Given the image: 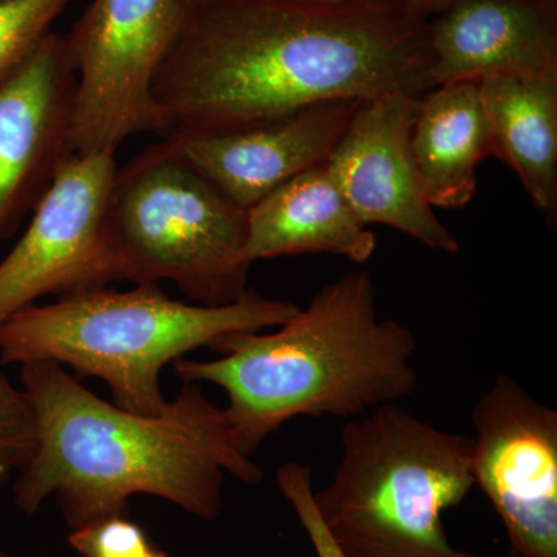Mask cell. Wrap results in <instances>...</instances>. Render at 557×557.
Returning a JSON list of instances; mask_svg holds the SVG:
<instances>
[{
	"label": "cell",
	"instance_id": "6da1fadb",
	"mask_svg": "<svg viewBox=\"0 0 557 557\" xmlns=\"http://www.w3.org/2000/svg\"><path fill=\"white\" fill-rule=\"evenodd\" d=\"M432 89L428 21L405 0H215L186 17L157 70L152 100L164 138Z\"/></svg>",
	"mask_w": 557,
	"mask_h": 557
},
{
	"label": "cell",
	"instance_id": "7a4b0ae2",
	"mask_svg": "<svg viewBox=\"0 0 557 557\" xmlns=\"http://www.w3.org/2000/svg\"><path fill=\"white\" fill-rule=\"evenodd\" d=\"M21 381L36 418L35 449L14 486L25 515L54 494L76 530L127 516L131 498L148 494L211 520L222 511L225 474L245 485L263 479L200 384H185L159 416H139L87 391L57 362L21 366Z\"/></svg>",
	"mask_w": 557,
	"mask_h": 557
},
{
	"label": "cell",
	"instance_id": "3957f363",
	"mask_svg": "<svg viewBox=\"0 0 557 557\" xmlns=\"http://www.w3.org/2000/svg\"><path fill=\"white\" fill-rule=\"evenodd\" d=\"M211 348L218 359L182 358L172 369L185 384L225 392L247 457L295 418L355 420L412 397L420 384L410 364L416 333L379 317L375 282L364 270L324 285L276 332L228 333Z\"/></svg>",
	"mask_w": 557,
	"mask_h": 557
},
{
	"label": "cell",
	"instance_id": "277c9868",
	"mask_svg": "<svg viewBox=\"0 0 557 557\" xmlns=\"http://www.w3.org/2000/svg\"><path fill=\"white\" fill-rule=\"evenodd\" d=\"M298 310L251 288L215 307L172 299L157 284L86 289L5 319L0 364H67L106 381L119 408L159 416L168 406L160 387L164 366L228 333L277 327Z\"/></svg>",
	"mask_w": 557,
	"mask_h": 557
},
{
	"label": "cell",
	"instance_id": "5b68a950",
	"mask_svg": "<svg viewBox=\"0 0 557 557\" xmlns=\"http://www.w3.org/2000/svg\"><path fill=\"white\" fill-rule=\"evenodd\" d=\"M471 458V437L383 406L344 424L314 507L343 557H486L454 547L443 525L474 487Z\"/></svg>",
	"mask_w": 557,
	"mask_h": 557
},
{
	"label": "cell",
	"instance_id": "8992f818",
	"mask_svg": "<svg viewBox=\"0 0 557 557\" xmlns=\"http://www.w3.org/2000/svg\"><path fill=\"white\" fill-rule=\"evenodd\" d=\"M247 214L161 139L119 168L110 189L121 281H171L200 306L234 302L251 269L242 259Z\"/></svg>",
	"mask_w": 557,
	"mask_h": 557
},
{
	"label": "cell",
	"instance_id": "52a82bcc",
	"mask_svg": "<svg viewBox=\"0 0 557 557\" xmlns=\"http://www.w3.org/2000/svg\"><path fill=\"white\" fill-rule=\"evenodd\" d=\"M189 10L182 0H91L67 36L76 70L72 152H116L164 135L152 81Z\"/></svg>",
	"mask_w": 557,
	"mask_h": 557
},
{
	"label": "cell",
	"instance_id": "ba28073f",
	"mask_svg": "<svg viewBox=\"0 0 557 557\" xmlns=\"http://www.w3.org/2000/svg\"><path fill=\"white\" fill-rule=\"evenodd\" d=\"M115 152H72L33 211L30 225L0 262V324L35 306L121 281L110 239Z\"/></svg>",
	"mask_w": 557,
	"mask_h": 557
},
{
	"label": "cell",
	"instance_id": "9c48e42d",
	"mask_svg": "<svg viewBox=\"0 0 557 557\" xmlns=\"http://www.w3.org/2000/svg\"><path fill=\"white\" fill-rule=\"evenodd\" d=\"M472 478L515 557H557V412L498 375L471 413Z\"/></svg>",
	"mask_w": 557,
	"mask_h": 557
},
{
	"label": "cell",
	"instance_id": "30bf717a",
	"mask_svg": "<svg viewBox=\"0 0 557 557\" xmlns=\"http://www.w3.org/2000/svg\"><path fill=\"white\" fill-rule=\"evenodd\" d=\"M421 98L388 94L362 102L325 163L366 226H391L434 251L457 255L460 244L424 196L413 157Z\"/></svg>",
	"mask_w": 557,
	"mask_h": 557
},
{
	"label": "cell",
	"instance_id": "8fae6325",
	"mask_svg": "<svg viewBox=\"0 0 557 557\" xmlns=\"http://www.w3.org/2000/svg\"><path fill=\"white\" fill-rule=\"evenodd\" d=\"M75 91L67 36L57 32L0 81V239L35 211L72 153Z\"/></svg>",
	"mask_w": 557,
	"mask_h": 557
},
{
	"label": "cell",
	"instance_id": "7c38bea8",
	"mask_svg": "<svg viewBox=\"0 0 557 557\" xmlns=\"http://www.w3.org/2000/svg\"><path fill=\"white\" fill-rule=\"evenodd\" d=\"M362 102H322L248 129L164 138L226 199L248 211L300 172L327 161Z\"/></svg>",
	"mask_w": 557,
	"mask_h": 557
},
{
	"label": "cell",
	"instance_id": "4fadbf2b",
	"mask_svg": "<svg viewBox=\"0 0 557 557\" xmlns=\"http://www.w3.org/2000/svg\"><path fill=\"white\" fill-rule=\"evenodd\" d=\"M434 87L557 81V0H450L428 21Z\"/></svg>",
	"mask_w": 557,
	"mask_h": 557
},
{
	"label": "cell",
	"instance_id": "5bb4252c",
	"mask_svg": "<svg viewBox=\"0 0 557 557\" xmlns=\"http://www.w3.org/2000/svg\"><path fill=\"white\" fill-rule=\"evenodd\" d=\"M375 251V234L347 203L325 161L248 209L242 249L248 267L258 260L300 255L341 256L362 265Z\"/></svg>",
	"mask_w": 557,
	"mask_h": 557
},
{
	"label": "cell",
	"instance_id": "9a60e30c",
	"mask_svg": "<svg viewBox=\"0 0 557 557\" xmlns=\"http://www.w3.org/2000/svg\"><path fill=\"white\" fill-rule=\"evenodd\" d=\"M412 150L431 207H467L478 189L479 164L497 159L479 81L443 84L421 98Z\"/></svg>",
	"mask_w": 557,
	"mask_h": 557
},
{
	"label": "cell",
	"instance_id": "2e32d148",
	"mask_svg": "<svg viewBox=\"0 0 557 557\" xmlns=\"http://www.w3.org/2000/svg\"><path fill=\"white\" fill-rule=\"evenodd\" d=\"M483 108L505 161L537 211L557 209V81L494 76L480 81Z\"/></svg>",
	"mask_w": 557,
	"mask_h": 557
},
{
	"label": "cell",
	"instance_id": "e0dca14e",
	"mask_svg": "<svg viewBox=\"0 0 557 557\" xmlns=\"http://www.w3.org/2000/svg\"><path fill=\"white\" fill-rule=\"evenodd\" d=\"M76 0H0V81L38 49Z\"/></svg>",
	"mask_w": 557,
	"mask_h": 557
},
{
	"label": "cell",
	"instance_id": "ac0fdd59",
	"mask_svg": "<svg viewBox=\"0 0 557 557\" xmlns=\"http://www.w3.org/2000/svg\"><path fill=\"white\" fill-rule=\"evenodd\" d=\"M36 418L24 388L14 387L0 370V490L30 458Z\"/></svg>",
	"mask_w": 557,
	"mask_h": 557
},
{
	"label": "cell",
	"instance_id": "d6986e66",
	"mask_svg": "<svg viewBox=\"0 0 557 557\" xmlns=\"http://www.w3.org/2000/svg\"><path fill=\"white\" fill-rule=\"evenodd\" d=\"M69 542L81 557H141L153 545L146 531L127 516L76 528Z\"/></svg>",
	"mask_w": 557,
	"mask_h": 557
},
{
	"label": "cell",
	"instance_id": "ffe728a7",
	"mask_svg": "<svg viewBox=\"0 0 557 557\" xmlns=\"http://www.w3.org/2000/svg\"><path fill=\"white\" fill-rule=\"evenodd\" d=\"M276 482L282 496L287 498L288 504L295 509L300 525L309 534L311 545L318 557H343L327 530L322 525L321 519L314 507L313 500V472L307 465L288 461L284 467L277 469Z\"/></svg>",
	"mask_w": 557,
	"mask_h": 557
},
{
	"label": "cell",
	"instance_id": "44dd1931",
	"mask_svg": "<svg viewBox=\"0 0 557 557\" xmlns=\"http://www.w3.org/2000/svg\"><path fill=\"white\" fill-rule=\"evenodd\" d=\"M410 10L423 20H431L432 16L445 9L450 0H405Z\"/></svg>",
	"mask_w": 557,
	"mask_h": 557
},
{
	"label": "cell",
	"instance_id": "7402d4cb",
	"mask_svg": "<svg viewBox=\"0 0 557 557\" xmlns=\"http://www.w3.org/2000/svg\"><path fill=\"white\" fill-rule=\"evenodd\" d=\"M185 3L186 9L190 11L200 9V7L208 5V3L215 2V0H182Z\"/></svg>",
	"mask_w": 557,
	"mask_h": 557
},
{
	"label": "cell",
	"instance_id": "603a6c76",
	"mask_svg": "<svg viewBox=\"0 0 557 557\" xmlns=\"http://www.w3.org/2000/svg\"><path fill=\"white\" fill-rule=\"evenodd\" d=\"M141 557H170V555L164 549L157 547V545H152Z\"/></svg>",
	"mask_w": 557,
	"mask_h": 557
},
{
	"label": "cell",
	"instance_id": "cb8c5ba5",
	"mask_svg": "<svg viewBox=\"0 0 557 557\" xmlns=\"http://www.w3.org/2000/svg\"><path fill=\"white\" fill-rule=\"evenodd\" d=\"M302 2H314V3H341V2H348V0H302Z\"/></svg>",
	"mask_w": 557,
	"mask_h": 557
},
{
	"label": "cell",
	"instance_id": "d4e9b609",
	"mask_svg": "<svg viewBox=\"0 0 557 557\" xmlns=\"http://www.w3.org/2000/svg\"><path fill=\"white\" fill-rule=\"evenodd\" d=\"M0 557H14V556H11V555H9V553L2 552V549H0Z\"/></svg>",
	"mask_w": 557,
	"mask_h": 557
}]
</instances>
